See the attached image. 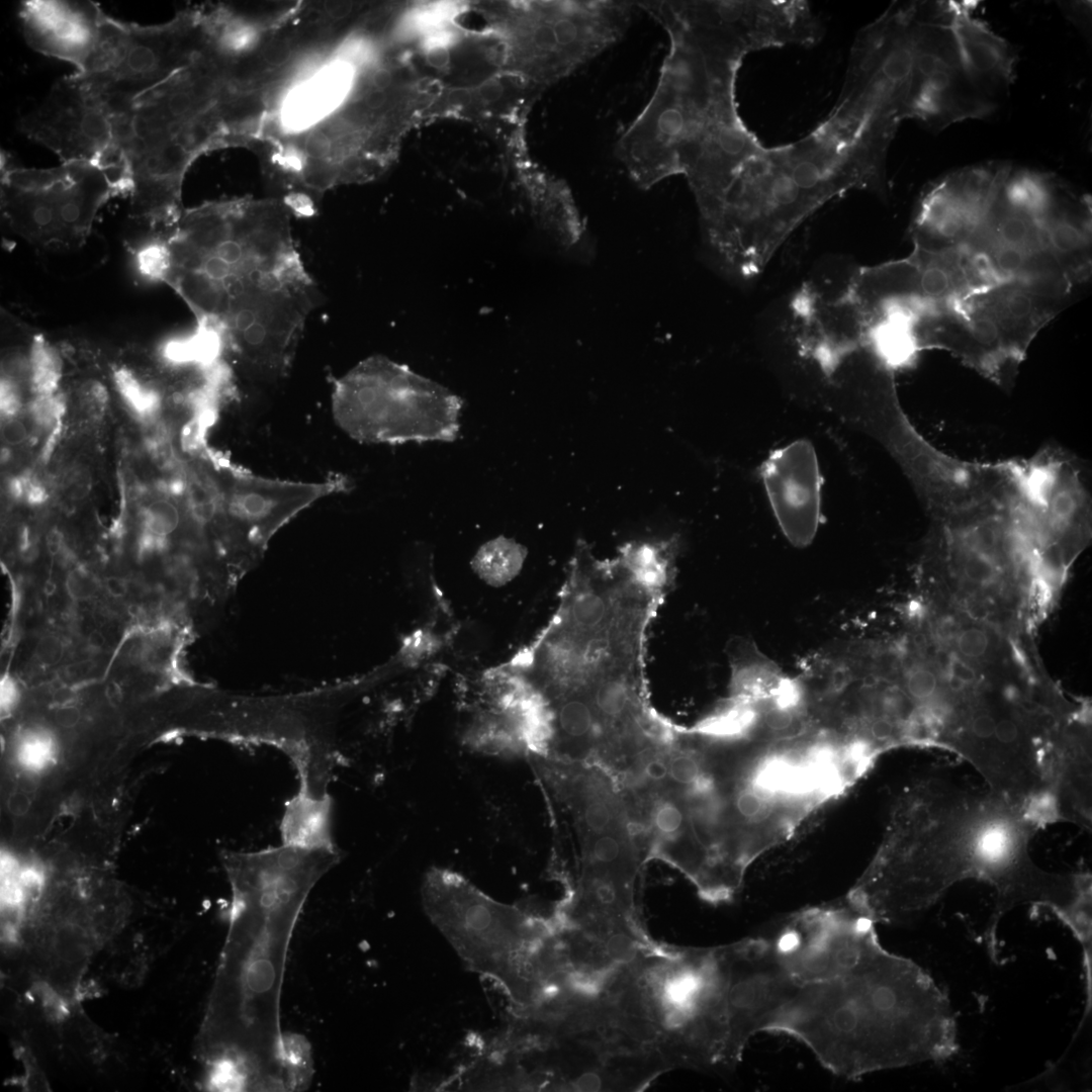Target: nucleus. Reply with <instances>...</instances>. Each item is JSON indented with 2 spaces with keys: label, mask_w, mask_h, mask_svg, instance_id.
Wrapping results in <instances>:
<instances>
[{
  "label": "nucleus",
  "mask_w": 1092,
  "mask_h": 1092,
  "mask_svg": "<svg viewBox=\"0 0 1092 1092\" xmlns=\"http://www.w3.org/2000/svg\"><path fill=\"white\" fill-rule=\"evenodd\" d=\"M206 12L183 11L163 24L139 25L107 15L99 43L78 82L116 117L194 63L213 44Z\"/></svg>",
  "instance_id": "nucleus-10"
},
{
  "label": "nucleus",
  "mask_w": 1092,
  "mask_h": 1092,
  "mask_svg": "<svg viewBox=\"0 0 1092 1092\" xmlns=\"http://www.w3.org/2000/svg\"><path fill=\"white\" fill-rule=\"evenodd\" d=\"M348 82L349 70L345 67L332 68L293 98L287 106V121L294 125L311 121L336 103L346 90Z\"/></svg>",
  "instance_id": "nucleus-23"
},
{
  "label": "nucleus",
  "mask_w": 1092,
  "mask_h": 1092,
  "mask_svg": "<svg viewBox=\"0 0 1092 1092\" xmlns=\"http://www.w3.org/2000/svg\"><path fill=\"white\" fill-rule=\"evenodd\" d=\"M57 718L62 725L71 726L78 720V711L72 708L63 709L59 711Z\"/></svg>",
  "instance_id": "nucleus-34"
},
{
  "label": "nucleus",
  "mask_w": 1092,
  "mask_h": 1092,
  "mask_svg": "<svg viewBox=\"0 0 1092 1092\" xmlns=\"http://www.w3.org/2000/svg\"><path fill=\"white\" fill-rule=\"evenodd\" d=\"M20 699V690L16 680L9 673H5L0 681V705L2 717L9 716Z\"/></svg>",
  "instance_id": "nucleus-30"
},
{
  "label": "nucleus",
  "mask_w": 1092,
  "mask_h": 1092,
  "mask_svg": "<svg viewBox=\"0 0 1092 1092\" xmlns=\"http://www.w3.org/2000/svg\"><path fill=\"white\" fill-rule=\"evenodd\" d=\"M332 797L295 794L285 805L280 823L282 843L305 848L336 849L332 832Z\"/></svg>",
  "instance_id": "nucleus-22"
},
{
  "label": "nucleus",
  "mask_w": 1092,
  "mask_h": 1092,
  "mask_svg": "<svg viewBox=\"0 0 1092 1092\" xmlns=\"http://www.w3.org/2000/svg\"><path fill=\"white\" fill-rule=\"evenodd\" d=\"M665 31L669 52L655 91L616 146L631 178L644 189L682 175L716 122L736 112L739 61L678 26Z\"/></svg>",
  "instance_id": "nucleus-5"
},
{
  "label": "nucleus",
  "mask_w": 1092,
  "mask_h": 1092,
  "mask_svg": "<svg viewBox=\"0 0 1092 1092\" xmlns=\"http://www.w3.org/2000/svg\"><path fill=\"white\" fill-rule=\"evenodd\" d=\"M1006 166L953 173L923 197L912 228L914 247L944 250L965 245L982 224L1006 180Z\"/></svg>",
  "instance_id": "nucleus-15"
},
{
  "label": "nucleus",
  "mask_w": 1092,
  "mask_h": 1092,
  "mask_svg": "<svg viewBox=\"0 0 1092 1092\" xmlns=\"http://www.w3.org/2000/svg\"><path fill=\"white\" fill-rule=\"evenodd\" d=\"M65 652L63 641L54 635L43 636L36 644L35 654L38 661L47 666L60 662Z\"/></svg>",
  "instance_id": "nucleus-29"
},
{
  "label": "nucleus",
  "mask_w": 1092,
  "mask_h": 1092,
  "mask_svg": "<svg viewBox=\"0 0 1092 1092\" xmlns=\"http://www.w3.org/2000/svg\"><path fill=\"white\" fill-rule=\"evenodd\" d=\"M632 2H527L513 25V62L528 82L557 80L590 61L626 32Z\"/></svg>",
  "instance_id": "nucleus-11"
},
{
  "label": "nucleus",
  "mask_w": 1092,
  "mask_h": 1092,
  "mask_svg": "<svg viewBox=\"0 0 1092 1092\" xmlns=\"http://www.w3.org/2000/svg\"><path fill=\"white\" fill-rule=\"evenodd\" d=\"M1035 491L1039 560L1064 574L1087 541L1091 496L1080 463L1061 449L1046 447L1029 459Z\"/></svg>",
  "instance_id": "nucleus-14"
},
{
  "label": "nucleus",
  "mask_w": 1092,
  "mask_h": 1092,
  "mask_svg": "<svg viewBox=\"0 0 1092 1092\" xmlns=\"http://www.w3.org/2000/svg\"><path fill=\"white\" fill-rule=\"evenodd\" d=\"M1029 284L997 282L958 301L985 317L1019 364L1037 333L1055 316L1056 299Z\"/></svg>",
  "instance_id": "nucleus-18"
},
{
  "label": "nucleus",
  "mask_w": 1092,
  "mask_h": 1092,
  "mask_svg": "<svg viewBox=\"0 0 1092 1092\" xmlns=\"http://www.w3.org/2000/svg\"><path fill=\"white\" fill-rule=\"evenodd\" d=\"M946 7L949 21L945 27L967 75L982 82H1010L1015 63L1010 46L984 22L972 17L969 2L950 1Z\"/></svg>",
  "instance_id": "nucleus-21"
},
{
  "label": "nucleus",
  "mask_w": 1092,
  "mask_h": 1092,
  "mask_svg": "<svg viewBox=\"0 0 1092 1092\" xmlns=\"http://www.w3.org/2000/svg\"><path fill=\"white\" fill-rule=\"evenodd\" d=\"M957 648L968 659H980L989 649V636L983 629L968 627L958 633Z\"/></svg>",
  "instance_id": "nucleus-28"
},
{
  "label": "nucleus",
  "mask_w": 1092,
  "mask_h": 1092,
  "mask_svg": "<svg viewBox=\"0 0 1092 1092\" xmlns=\"http://www.w3.org/2000/svg\"><path fill=\"white\" fill-rule=\"evenodd\" d=\"M2 438L4 442L9 445L21 444L27 438L25 425L15 417L4 420V424L2 425Z\"/></svg>",
  "instance_id": "nucleus-32"
},
{
  "label": "nucleus",
  "mask_w": 1092,
  "mask_h": 1092,
  "mask_svg": "<svg viewBox=\"0 0 1092 1092\" xmlns=\"http://www.w3.org/2000/svg\"><path fill=\"white\" fill-rule=\"evenodd\" d=\"M19 15L31 48L82 71L93 56L107 14L92 1L29 0Z\"/></svg>",
  "instance_id": "nucleus-17"
},
{
  "label": "nucleus",
  "mask_w": 1092,
  "mask_h": 1092,
  "mask_svg": "<svg viewBox=\"0 0 1092 1092\" xmlns=\"http://www.w3.org/2000/svg\"><path fill=\"white\" fill-rule=\"evenodd\" d=\"M938 688L936 674L932 670L921 666L911 669L906 674L901 687L914 706V714L919 707L928 703L935 696Z\"/></svg>",
  "instance_id": "nucleus-27"
},
{
  "label": "nucleus",
  "mask_w": 1092,
  "mask_h": 1092,
  "mask_svg": "<svg viewBox=\"0 0 1092 1092\" xmlns=\"http://www.w3.org/2000/svg\"><path fill=\"white\" fill-rule=\"evenodd\" d=\"M462 405L446 387L379 355L337 379L332 393L337 425L362 443L455 441Z\"/></svg>",
  "instance_id": "nucleus-8"
},
{
  "label": "nucleus",
  "mask_w": 1092,
  "mask_h": 1092,
  "mask_svg": "<svg viewBox=\"0 0 1092 1092\" xmlns=\"http://www.w3.org/2000/svg\"><path fill=\"white\" fill-rule=\"evenodd\" d=\"M179 523L180 513L172 502L159 499L151 503L144 511L142 550L152 551L163 547Z\"/></svg>",
  "instance_id": "nucleus-26"
},
{
  "label": "nucleus",
  "mask_w": 1092,
  "mask_h": 1092,
  "mask_svg": "<svg viewBox=\"0 0 1092 1092\" xmlns=\"http://www.w3.org/2000/svg\"><path fill=\"white\" fill-rule=\"evenodd\" d=\"M911 334L918 352L944 350L1002 386L1011 382L976 321L957 302L917 310L911 321Z\"/></svg>",
  "instance_id": "nucleus-19"
},
{
  "label": "nucleus",
  "mask_w": 1092,
  "mask_h": 1092,
  "mask_svg": "<svg viewBox=\"0 0 1092 1092\" xmlns=\"http://www.w3.org/2000/svg\"><path fill=\"white\" fill-rule=\"evenodd\" d=\"M105 588L113 598H122L127 590L125 582L115 577H110L105 581Z\"/></svg>",
  "instance_id": "nucleus-33"
},
{
  "label": "nucleus",
  "mask_w": 1092,
  "mask_h": 1092,
  "mask_svg": "<svg viewBox=\"0 0 1092 1092\" xmlns=\"http://www.w3.org/2000/svg\"><path fill=\"white\" fill-rule=\"evenodd\" d=\"M142 275L171 287L198 326L234 355L256 359L288 347L316 304L315 284L276 202L232 200L184 209L134 253Z\"/></svg>",
  "instance_id": "nucleus-3"
},
{
  "label": "nucleus",
  "mask_w": 1092,
  "mask_h": 1092,
  "mask_svg": "<svg viewBox=\"0 0 1092 1092\" xmlns=\"http://www.w3.org/2000/svg\"><path fill=\"white\" fill-rule=\"evenodd\" d=\"M544 798L565 894L638 904L637 885L647 862L616 783L601 771L582 770L556 783Z\"/></svg>",
  "instance_id": "nucleus-6"
},
{
  "label": "nucleus",
  "mask_w": 1092,
  "mask_h": 1092,
  "mask_svg": "<svg viewBox=\"0 0 1092 1092\" xmlns=\"http://www.w3.org/2000/svg\"><path fill=\"white\" fill-rule=\"evenodd\" d=\"M1039 829L1023 809L986 787L920 779L898 797L874 857L846 899L876 924L891 923L928 909L956 884L976 880L996 895L985 931L993 960L1001 919L1022 905L1048 909L1078 941H1087L1091 876L1039 868L1029 850Z\"/></svg>",
  "instance_id": "nucleus-1"
},
{
  "label": "nucleus",
  "mask_w": 1092,
  "mask_h": 1092,
  "mask_svg": "<svg viewBox=\"0 0 1092 1092\" xmlns=\"http://www.w3.org/2000/svg\"><path fill=\"white\" fill-rule=\"evenodd\" d=\"M337 849L282 843L224 854L231 919L207 1013L200 1056L241 1091H299L304 1068L292 1033L280 1028V997L290 939Z\"/></svg>",
  "instance_id": "nucleus-2"
},
{
  "label": "nucleus",
  "mask_w": 1092,
  "mask_h": 1092,
  "mask_svg": "<svg viewBox=\"0 0 1092 1092\" xmlns=\"http://www.w3.org/2000/svg\"><path fill=\"white\" fill-rule=\"evenodd\" d=\"M118 117L70 75L21 118L20 130L53 151L63 163L93 162L126 171Z\"/></svg>",
  "instance_id": "nucleus-13"
},
{
  "label": "nucleus",
  "mask_w": 1092,
  "mask_h": 1092,
  "mask_svg": "<svg viewBox=\"0 0 1092 1092\" xmlns=\"http://www.w3.org/2000/svg\"><path fill=\"white\" fill-rule=\"evenodd\" d=\"M120 193H128L122 168L69 162L27 169L1 158L2 217L14 235L37 250L83 247L101 207Z\"/></svg>",
  "instance_id": "nucleus-9"
},
{
  "label": "nucleus",
  "mask_w": 1092,
  "mask_h": 1092,
  "mask_svg": "<svg viewBox=\"0 0 1092 1092\" xmlns=\"http://www.w3.org/2000/svg\"><path fill=\"white\" fill-rule=\"evenodd\" d=\"M87 641L91 648L100 649L104 645L105 638L102 633L95 630L90 633Z\"/></svg>",
  "instance_id": "nucleus-35"
},
{
  "label": "nucleus",
  "mask_w": 1092,
  "mask_h": 1092,
  "mask_svg": "<svg viewBox=\"0 0 1092 1092\" xmlns=\"http://www.w3.org/2000/svg\"><path fill=\"white\" fill-rule=\"evenodd\" d=\"M769 1032L795 1037L827 1070L851 1080L942 1063L960 1049L946 992L878 937L839 975L807 982L789 976Z\"/></svg>",
  "instance_id": "nucleus-4"
},
{
  "label": "nucleus",
  "mask_w": 1092,
  "mask_h": 1092,
  "mask_svg": "<svg viewBox=\"0 0 1092 1092\" xmlns=\"http://www.w3.org/2000/svg\"><path fill=\"white\" fill-rule=\"evenodd\" d=\"M1091 214L1087 199L1054 187L1048 207L1037 218L1043 247L1074 284L1090 273Z\"/></svg>",
  "instance_id": "nucleus-20"
},
{
  "label": "nucleus",
  "mask_w": 1092,
  "mask_h": 1092,
  "mask_svg": "<svg viewBox=\"0 0 1092 1092\" xmlns=\"http://www.w3.org/2000/svg\"><path fill=\"white\" fill-rule=\"evenodd\" d=\"M761 478L786 538L797 547L810 544L820 525L822 486L812 444L797 440L772 451L762 463Z\"/></svg>",
  "instance_id": "nucleus-16"
},
{
  "label": "nucleus",
  "mask_w": 1092,
  "mask_h": 1092,
  "mask_svg": "<svg viewBox=\"0 0 1092 1092\" xmlns=\"http://www.w3.org/2000/svg\"><path fill=\"white\" fill-rule=\"evenodd\" d=\"M222 486H211L216 515L222 512L234 529L241 554L250 564L283 524L314 502L346 491L350 481L333 475L320 482L262 477L218 459Z\"/></svg>",
  "instance_id": "nucleus-12"
},
{
  "label": "nucleus",
  "mask_w": 1092,
  "mask_h": 1092,
  "mask_svg": "<svg viewBox=\"0 0 1092 1092\" xmlns=\"http://www.w3.org/2000/svg\"><path fill=\"white\" fill-rule=\"evenodd\" d=\"M58 746L54 734L40 726L19 730L11 747V760L18 772L36 777L49 770L57 761Z\"/></svg>",
  "instance_id": "nucleus-24"
},
{
  "label": "nucleus",
  "mask_w": 1092,
  "mask_h": 1092,
  "mask_svg": "<svg viewBox=\"0 0 1092 1092\" xmlns=\"http://www.w3.org/2000/svg\"><path fill=\"white\" fill-rule=\"evenodd\" d=\"M525 557L526 549L522 545L502 536L484 543L477 550L472 567L487 583L502 585L519 573Z\"/></svg>",
  "instance_id": "nucleus-25"
},
{
  "label": "nucleus",
  "mask_w": 1092,
  "mask_h": 1092,
  "mask_svg": "<svg viewBox=\"0 0 1092 1092\" xmlns=\"http://www.w3.org/2000/svg\"><path fill=\"white\" fill-rule=\"evenodd\" d=\"M421 897L428 917L466 966L496 983L516 1009L527 1006L538 987L552 918L496 901L442 868L427 873Z\"/></svg>",
  "instance_id": "nucleus-7"
},
{
  "label": "nucleus",
  "mask_w": 1092,
  "mask_h": 1092,
  "mask_svg": "<svg viewBox=\"0 0 1092 1092\" xmlns=\"http://www.w3.org/2000/svg\"><path fill=\"white\" fill-rule=\"evenodd\" d=\"M350 11V6L337 4H329L328 12L335 18H343Z\"/></svg>",
  "instance_id": "nucleus-36"
},
{
  "label": "nucleus",
  "mask_w": 1092,
  "mask_h": 1092,
  "mask_svg": "<svg viewBox=\"0 0 1092 1092\" xmlns=\"http://www.w3.org/2000/svg\"><path fill=\"white\" fill-rule=\"evenodd\" d=\"M67 588L72 598L85 600L95 593L96 585L87 574L74 572L68 576Z\"/></svg>",
  "instance_id": "nucleus-31"
}]
</instances>
